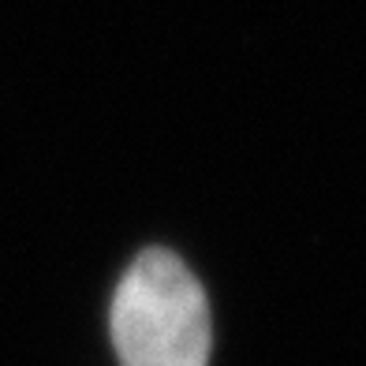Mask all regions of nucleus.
Here are the masks:
<instances>
[{"label": "nucleus", "instance_id": "nucleus-1", "mask_svg": "<svg viewBox=\"0 0 366 366\" xmlns=\"http://www.w3.org/2000/svg\"><path fill=\"white\" fill-rule=\"evenodd\" d=\"M120 366H209V303L172 251H142L112 295Z\"/></svg>", "mask_w": 366, "mask_h": 366}]
</instances>
